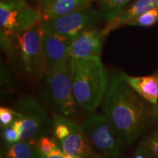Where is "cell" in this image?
<instances>
[{
  "mask_svg": "<svg viewBox=\"0 0 158 158\" xmlns=\"http://www.w3.org/2000/svg\"><path fill=\"white\" fill-rule=\"evenodd\" d=\"M58 147L56 142L54 138L47 136H43L37 140V148L39 153L44 155H48L52 152L54 150Z\"/></svg>",
  "mask_w": 158,
  "mask_h": 158,
  "instance_id": "obj_19",
  "label": "cell"
},
{
  "mask_svg": "<svg viewBox=\"0 0 158 158\" xmlns=\"http://www.w3.org/2000/svg\"><path fill=\"white\" fill-rule=\"evenodd\" d=\"M5 1H7V0H1V2H5Z\"/></svg>",
  "mask_w": 158,
  "mask_h": 158,
  "instance_id": "obj_26",
  "label": "cell"
},
{
  "mask_svg": "<svg viewBox=\"0 0 158 158\" xmlns=\"http://www.w3.org/2000/svg\"><path fill=\"white\" fill-rule=\"evenodd\" d=\"M100 16V13L90 7L56 19L41 21L40 27L43 32L54 33L73 41L81 31L98 24Z\"/></svg>",
  "mask_w": 158,
  "mask_h": 158,
  "instance_id": "obj_8",
  "label": "cell"
},
{
  "mask_svg": "<svg viewBox=\"0 0 158 158\" xmlns=\"http://www.w3.org/2000/svg\"><path fill=\"white\" fill-rule=\"evenodd\" d=\"M130 86L151 103L158 105V76L134 77L127 75Z\"/></svg>",
  "mask_w": 158,
  "mask_h": 158,
  "instance_id": "obj_14",
  "label": "cell"
},
{
  "mask_svg": "<svg viewBox=\"0 0 158 158\" xmlns=\"http://www.w3.org/2000/svg\"><path fill=\"white\" fill-rule=\"evenodd\" d=\"M2 136L4 140L8 145L21 141V137H20L19 134L12 125L2 128Z\"/></svg>",
  "mask_w": 158,
  "mask_h": 158,
  "instance_id": "obj_21",
  "label": "cell"
},
{
  "mask_svg": "<svg viewBox=\"0 0 158 158\" xmlns=\"http://www.w3.org/2000/svg\"><path fill=\"white\" fill-rule=\"evenodd\" d=\"M65 158H82L81 157L78 155H66Z\"/></svg>",
  "mask_w": 158,
  "mask_h": 158,
  "instance_id": "obj_23",
  "label": "cell"
},
{
  "mask_svg": "<svg viewBox=\"0 0 158 158\" xmlns=\"http://www.w3.org/2000/svg\"><path fill=\"white\" fill-rule=\"evenodd\" d=\"M99 13L106 22L113 20L132 0H98Z\"/></svg>",
  "mask_w": 158,
  "mask_h": 158,
  "instance_id": "obj_17",
  "label": "cell"
},
{
  "mask_svg": "<svg viewBox=\"0 0 158 158\" xmlns=\"http://www.w3.org/2000/svg\"></svg>",
  "mask_w": 158,
  "mask_h": 158,
  "instance_id": "obj_28",
  "label": "cell"
},
{
  "mask_svg": "<svg viewBox=\"0 0 158 158\" xmlns=\"http://www.w3.org/2000/svg\"><path fill=\"white\" fill-rule=\"evenodd\" d=\"M40 158H65V155L64 152H62V150L59 149V147H56L54 151L48 155H44L43 154L38 152Z\"/></svg>",
  "mask_w": 158,
  "mask_h": 158,
  "instance_id": "obj_22",
  "label": "cell"
},
{
  "mask_svg": "<svg viewBox=\"0 0 158 158\" xmlns=\"http://www.w3.org/2000/svg\"><path fill=\"white\" fill-rule=\"evenodd\" d=\"M37 158H40V157H39V155H38V157H37Z\"/></svg>",
  "mask_w": 158,
  "mask_h": 158,
  "instance_id": "obj_27",
  "label": "cell"
},
{
  "mask_svg": "<svg viewBox=\"0 0 158 158\" xmlns=\"http://www.w3.org/2000/svg\"><path fill=\"white\" fill-rule=\"evenodd\" d=\"M35 140L19 141L6 148L2 158H37L38 151Z\"/></svg>",
  "mask_w": 158,
  "mask_h": 158,
  "instance_id": "obj_15",
  "label": "cell"
},
{
  "mask_svg": "<svg viewBox=\"0 0 158 158\" xmlns=\"http://www.w3.org/2000/svg\"><path fill=\"white\" fill-rule=\"evenodd\" d=\"M92 149L102 157L119 155L124 145L121 136L105 115L92 114L81 124Z\"/></svg>",
  "mask_w": 158,
  "mask_h": 158,
  "instance_id": "obj_6",
  "label": "cell"
},
{
  "mask_svg": "<svg viewBox=\"0 0 158 158\" xmlns=\"http://www.w3.org/2000/svg\"><path fill=\"white\" fill-rule=\"evenodd\" d=\"M71 42L70 39L61 35L43 32L42 49L45 73L51 72L68 62Z\"/></svg>",
  "mask_w": 158,
  "mask_h": 158,
  "instance_id": "obj_9",
  "label": "cell"
},
{
  "mask_svg": "<svg viewBox=\"0 0 158 158\" xmlns=\"http://www.w3.org/2000/svg\"><path fill=\"white\" fill-rule=\"evenodd\" d=\"M40 22L20 34L1 40L2 48L24 78L34 80L45 73Z\"/></svg>",
  "mask_w": 158,
  "mask_h": 158,
  "instance_id": "obj_3",
  "label": "cell"
},
{
  "mask_svg": "<svg viewBox=\"0 0 158 158\" xmlns=\"http://www.w3.org/2000/svg\"><path fill=\"white\" fill-rule=\"evenodd\" d=\"M158 21V7L143 13L136 19L130 21L127 25L135 27H152Z\"/></svg>",
  "mask_w": 158,
  "mask_h": 158,
  "instance_id": "obj_18",
  "label": "cell"
},
{
  "mask_svg": "<svg viewBox=\"0 0 158 158\" xmlns=\"http://www.w3.org/2000/svg\"><path fill=\"white\" fill-rule=\"evenodd\" d=\"M15 120V116L13 109L1 107L0 108V124H1L2 128L10 126Z\"/></svg>",
  "mask_w": 158,
  "mask_h": 158,
  "instance_id": "obj_20",
  "label": "cell"
},
{
  "mask_svg": "<svg viewBox=\"0 0 158 158\" xmlns=\"http://www.w3.org/2000/svg\"><path fill=\"white\" fill-rule=\"evenodd\" d=\"M71 80L73 92L78 106L93 111L104 98L108 78L100 56L72 58Z\"/></svg>",
  "mask_w": 158,
  "mask_h": 158,
  "instance_id": "obj_2",
  "label": "cell"
},
{
  "mask_svg": "<svg viewBox=\"0 0 158 158\" xmlns=\"http://www.w3.org/2000/svg\"><path fill=\"white\" fill-rule=\"evenodd\" d=\"M145 158H158V122L144 136L136 149Z\"/></svg>",
  "mask_w": 158,
  "mask_h": 158,
  "instance_id": "obj_16",
  "label": "cell"
},
{
  "mask_svg": "<svg viewBox=\"0 0 158 158\" xmlns=\"http://www.w3.org/2000/svg\"><path fill=\"white\" fill-rule=\"evenodd\" d=\"M92 0H38L42 21L67 15L72 12L90 7Z\"/></svg>",
  "mask_w": 158,
  "mask_h": 158,
  "instance_id": "obj_12",
  "label": "cell"
},
{
  "mask_svg": "<svg viewBox=\"0 0 158 158\" xmlns=\"http://www.w3.org/2000/svg\"><path fill=\"white\" fill-rule=\"evenodd\" d=\"M42 96L50 107L66 117L77 112V103L73 92L70 59L67 64L43 76Z\"/></svg>",
  "mask_w": 158,
  "mask_h": 158,
  "instance_id": "obj_4",
  "label": "cell"
},
{
  "mask_svg": "<svg viewBox=\"0 0 158 158\" xmlns=\"http://www.w3.org/2000/svg\"><path fill=\"white\" fill-rule=\"evenodd\" d=\"M157 7L158 0H135L130 6L124 7L113 20L108 22L102 31L107 36L111 31L122 25L127 24L132 20Z\"/></svg>",
  "mask_w": 158,
  "mask_h": 158,
  "instance_id": "obj_13",
  "label": "cell"
},
{
  "mask_svg": "<svg viewBox=\"0 0 158 158\" xmlns=\"http://www.w3.org/2000/svg\"><path fill=\"white\" fill-rule=\"evenodd\" d=\"M41 21L40 12L27 0H7L0 3L1 37L15 36Z\"/></svg>",
  "mask_w": 158,
  "mask_h": 158,
  "instance_id": "obj_7",
  "label": "cell"
},
{
  "mask_svg": "<svg viewBox=\"0 0 158 158\" xmlns=\"http://www.w3.org/2000/svg\"><path fill=\"white\" fill-rule=\"evenodd\" d=\"M135 158H145L143 157V155H141V154H138V153H135Z\"/></svg>",
  "mask_w": 158,
  "mask_h": 158,
  "instance_id": "obj_24",
  "label": "cell"
},
{
  "mask_svg": "<svg viewBox=\"0 0 158 158\" xmlns=\"http://www.w3.org/2000/svg\"><path fill=\"white\" fill-rule=\"evenodd\" d=\"M155 75H156V76H158V70L156 71V72L155 73H154Z\"/></svg>",
  "mask_w": 158,
  "mask_h": 158,
  "instance_id": "obj_25",
  "label": "cell"
},
{
  "mask_svg": "<svg viewBox=\"0 0 158 158\" xmlns=\"http://www.w3.org/2000/svg\"><path fill=\"white\" fill-rule=\"evenodd\" d=\"M102 109L128 146L158 122V105L140 95L122 72L116 73L108 81Z\"/></svg>",
  "mask_w": 158,
  "mask_h": 158,
  "instance_id": "obj_1",
  "label": "cell"
},
{
  "mask_svg": "<svg viewBox=\"0 0 158 158\" xmlns=\"http://www.w3.org/2000/svg\"><path fill=\"white\" fill-rule=\"evenodd\" d=\"M59 142L65 155H78L82 158H87L94 155L82 125L73 119L70 122V133Z\"/></svg>",
  "mask_w": 158,
  "mask_h": 158,
  "instance_id": "obj_11",
  "label": "cell"
},
{
  "mask_svg": "<svg viewBox=\"0 0 158 158\" xmlns=\"http://www.w3.org/2000/svg\"><path fill=\"white\" fill-rule=\"evenodd\" d=\"M106 37L102 30L94 27L85 29L71 42L70 57L81 59L100 56Z\"/></svg>",
  "mask_w": 158,
  "mask_h": 158,
  "instance_id": "obj_10",
  "label": "cell"
},
{
  "mask_svg": "<svg viewBox=\"0 0 158 158\" xmlns=\"http://www.w3.org/2000/svg\"><path fill=\"white\" fill-rule=\"evenodd\" d=\"M13 110L15 120L11 125L19 134L21 141H37L53 130V120L44 107L32 97H21Z\"/></svg>",
  "mask_w": 158,
  "mask_h": 158,
  "instance_id": "obj_5",
  "label": "cell"
}]
</instances>
